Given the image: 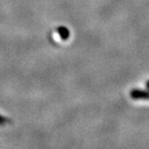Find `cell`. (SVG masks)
<instances>
[]
</instances>
